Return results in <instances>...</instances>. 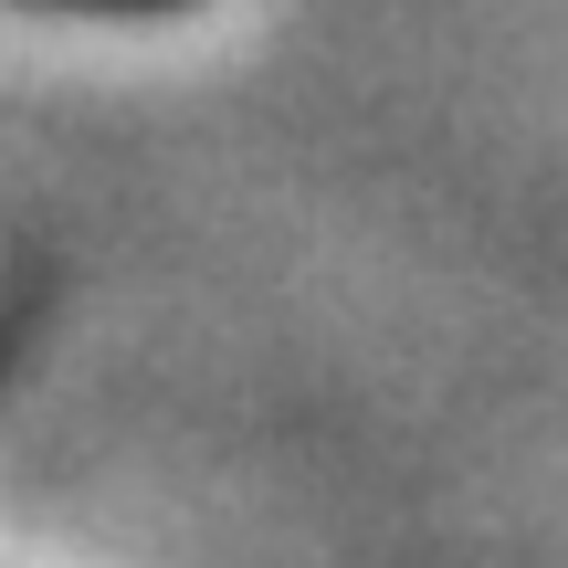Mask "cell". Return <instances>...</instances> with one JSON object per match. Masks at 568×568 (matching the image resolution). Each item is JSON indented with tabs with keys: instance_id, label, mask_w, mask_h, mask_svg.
Returning a JSON list of instances; mask_svg holds the SVG:
<instances>
[{
	"instance_id": "cell-1",
	"label": "cell",
	"mask_w": 568,
	"mask_h": 568,
	"mask_svg": "<svg viewBox=\"0 0 568 568\" xmlns=\"http://www.w3.org/2000/svg\"><path fill=\"white\" fill-rule=\"evenodd\" d=\"M42 11H180V0H42Z\"/></svg>"
}]
</instances>
